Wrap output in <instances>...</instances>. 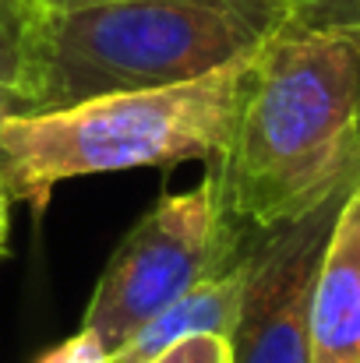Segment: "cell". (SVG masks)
I'll return each instance as SVG.
<instances>
[{
    "instance_id": "1",
    "label": "cell",
    "mask_w": 360,
    "mask_h": 363,
    "mask_svg": "<svg viewBox=\"0 0 360 363\" xmlns=\"http://www.w3.org/2000/svg\"><path fill=\"white\" fill-rule=\"evenodd\" d=\"M209 173L247 233L286 226L360 177V21H290L254 57Z\"/></svg>"
},
{
    "instance_id": "13",
    "label": "cell",
    "mask_w": 360,
    "mask_h": 363,
    "mask_svg": "<svg viewBox=\"0 0 360 363\" xmlns=\"http://www.w3.org/2000/svg\"><path fill=\"white\" fill-rule=\"evenodd\" d=\"M11 205H14V194H11V184L0 169V254L7 250V233H11Z\"/></svg>"
},
{
    "instance_id": "3",
    "label": "cell",
    "mask_w": 360,
    "mask_h": 363,
    "mask_svg": "<svg viewBox=\"0 0 360 363\" xmlns=\"http://www.w3.org/2000/svg\"><path fill=\"white\" fill-rule=\"evenodd\" d=\"M254 57L184 85L114 92L7 117L0 123V169L14 201L43 208L50 191L75 177L216 159L234 134Z\"/></svg>"
},
{
    "instance_id": "11",
    "label": "cell",
    "mask_w": 360,
    "mask_h": 363,
    "mask_svg": "<svg viewBox=\"0 0 360 363\" xmlns=\"http://www.w3.org/2000/svg\"><path fill=\"white\" fill-rule=\"evenodd\" d=\"M297 21H307V25L360 21V0H300Z\"/></svg>"
},
{
    "instance_id": "12",
    "label": "cell",
    "mask_w": 360,
    "mask_h": 363,
    "mask_svg": "<svg viewBox=\"0 0 360 363\" xmlns=\"http://www.w3.org/2000/svg\"><path fill=\"white\" fill-rule=\"evenodd\" d=\"M32 110H39V106H36L28 96H21V92L0 85V123L7 121V117H18V113H32Z\"/></svg>"
},
{
    "instance_id": "4",
    "label": "cell",
    "mask_w": 360,
    "mask_h": 363,
    "mask_svg": "<svg viewBox=\"0 0 360 363\" xmlns=\"http://www.w3.org/2000/svg\"><path fill=\"white\" fill-rule=\"evenodd\" d=\"M251 237L230 219L212 173L191 191L163 194L107 261L82 328L114 353L202 279L240 264Z\"/></svg>"
},
{
    "instance_id": "2",
    "label": "cell",
    "mask_w": 360,
    "mask_h": 363,
    "mask_svg": "<svg viewBox=\"0 0 360 363\" xmlns=\"http://www.w3.org/2000/svg\"><path fill=\"white\" fill-rule=\"evenodd\" d=\"M300 0H107L43 18L39 110L205 78L297 21Z\"/></svg>"
},
{
    "instance_id": "7",
    "label": "cell",
    "mask_w": 360,
    "mask_h": 363,
    "mask_svg": "<svg viewBox=\"0 0 360 363\" xmlns=\"http://www.w3.org/2000/svg\"><path fill=\"white\" fill-rule=\"evenodd\" d=\"M244 279H247L244 261L227 268V272H219V275L202 279L195 289H187L166 311H159L152 321H145L124 346H117L110 353V363H152L163 350H170L180 339L205 335V332L230 335L240 314Z\"/></svg>"
},
{
    "instance_id": "8",
    "label": "cell",
    "mask_w": 360,
    "mask_h": 363,
    "mask_svg": "<svg viewBox=\"0 0 360 363\" xmlns=\"http://www.w3.org/2000/svg\"><path fill=\"white\" fill-rule=\"evenodd\" d=\"M43 18L39 0H0V85L36 106L43 92Z\"/></svg>"
},
{
    "instance_id": "9",
    "label": "cell",
    "mask_w": 360,
    "mask_h": 363,
    "mask_svg": "<svg viewBox=\"0 0 360 363\" xmlns=\"http://www.w3.org/2000/svg\"><path fill=\"white\" fill-rule=\"evenodd\" d=\"M152 363H234V346H230V335L205 332V335H191V339L173 342Z\"/></svg>"
},
{
    "instance_id": "6",
    "label": "cell",
    "mask_w": 360,
    "mask_h": 363,
    "mask_svg": "<svg viewBox=\"0 0 360 363\" xmlns=\"http://www.w3.org/2000/svg\"><path fill=\"white\" fill-rule=\"evenodd\" d=\"M311 363H360V177L318 261L311 293Z\"/></svg>"
},
{
    "instance_id": "14",
    "label": "cell",
    "mask_w": 360,
    "mask_h": 363,
    "mask_svg": "<svg viewBox=\"0 0 360 363\" xmlns=\"http://www.w3.org/2000/svg\"><path fill=\"white\" fill-rule=\"evenodd\" d=\"M46 11H71V7H89V4H107V0H39Z\"/></svg>"
},
{
    "instance_id": "10",
    "label": "cell",
    "mask_w": 360,
    "mask_h": 363,
    "mask_svg": "<svg viewBox=\"0 0 360 363\" xmlns=\"http://www.w3.org/2000/svg\"><path fill=\"white\" fill-rule=\"evenodd\" d=\"M36 363H110V350L103 346V339L89 328L75 332L67 342L46 350Z\"/></svg>"
},
{
    "instance_id": "5",
    "label": "cell",
    "mask_w": 360,
    "mask_h": 363,
    "mask_svg": "<svg viewBox=\"0 0 360 363\" xmlns=\"http://www.w3.org/2000/svg\"><path fill=\"white\" fill-rule=\"evenodd\" d=\"M350 187L336 191L307 216L251 237L240 314L230 332L234 363H311L315 275Z\"/></svg>"
}]
</instances>
